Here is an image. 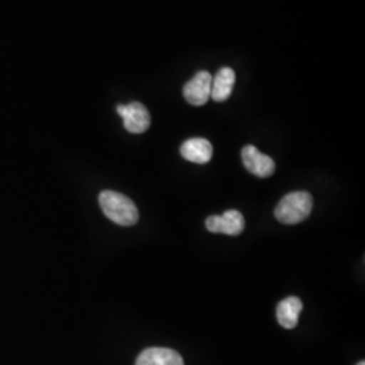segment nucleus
Instances as JSON below:
<instances>
[{"label":"nucleus","mask_w":365,"mask_h":365,"mask_svg":"<svg viewBox=\"0 0 365 365\" xmlns=\"http://www.w3.org/2000/svg\"><path fill=\"white\" fill-rule=\"evenodd\" d=\"M206 227L211 233L238 235L244 232L245 221L240 211L227 210L222 215H211L206 220Z\"/></svg>","instance_id":"obj_4"},{"label":"nucleus","mask_w":365,"mask_h":365,"mask_svg":"<svg viewBox=\"0 0 365 365\" xmlns=\"http://www.w3.org/2000/svg\"><path fill=\"white\" fill-rule=\"evenodd\" d=\"M313 210V196L304 191L284 196L274 209L276 220L284 225H297L306 221Z\"/></svg>","instance_id":"obj_2"},{"label":"nucleus","mask_w":365,"mask_h":365,"mask_svg":"<svg viewBox=\"0 0 365 365\" xmlns=\"http://www.w3.org/2000/svg\"><path fill=\"white\" fill-rule=\"evenodd\" d=\"M242 161L245 168L259 178H269L274 175V161L269 156L261 153L260 150L253 146V145H247L242 152Z\"/></svg>","instance_id":"obj_6"},{"label":"nucleus","mask_w":365,"mask_h":365,"mask_svg":"<svg viewBox=\"0 0 365 365\" xmlns=\"http://www.w3.org/2000/svg\"><path fill=\"white\" fill-rule=\"evenodd\" d=\"M182 158L195 164H207L212 157V145L205 138H191L180 148Z\"/></svg>","instance_id":"obj_8"},{"label":"nucleus","mask_w":365,"mask_h":365,"mask_svg":"<svg viewBox=\"0 0 365 365\" xmlns=\"http://www.w3.org/2000/svg\"><path fill=\"white\" fill-rule=\"evenodd\" d=\"M99 205L110 221L120 226H133L140 214L133 200L115 191H103L99 195Z\"/></svg>","instance_id":"obj_1"},{"label":"nucleus","mask_w":365,"mask_h":365,"mask_svg":"<svg viewBox=\"0 0 365 365\" xmlns=\"http://www.w3.org/2000/svg\"><path fill=\"white\" fill-rule=\"evenodd\" d=\"M135 365H184L182 357L170 348H149L141 353Z\"/></svg>","instance_id":"obj_7"},{"label":"nucleus","mask_w":365,"mask_h":365,"mask_svg":"<svg viewBox=\"0 0 365 365\" xmlns=\"http://www.w3.org/2000/svg\"><path fill=\"white\" fill-rule=\"evenodd\" d=\"M235 84V71L229 66H225L218 71V73L211 81V98L215 102H225L230 98Z\"/></svg>","instance_id":"obj_9"},{"label":"nucleus","mask_w":365,"mask_h":365,"mask_svg":"<svg viewBox=\"0 0 365 365\" xmlns=\"http://www.w3.org/2000/svg\"><path fill=\"white\" fill-rule=\"evenodd\" d=\"M357 365H365V363H364V361H361V363H359V364H357Z\"/></svg>","instance_id":"obj_11"},{"label":"nucleus","mask_w":365,"mask_h":365,"mask_svg":"<svg viewBox=\"0 0 365 365\" xmlns=\"http://www.w3.org/2000/svg\"><path fill=\"white\" fill-rule=\"evenodd\" d=\"M211 81L212 76L207 71L197 72L182 88L184 99L192 106H203L211 98Z\"/></svg>","instance_id":"obj_5"},{"label":"nucleus","mask_w":365,"mask_h":365,"mask_svg":"<svg viewBox=\"0 0 365 365\" xmlns=\"http://www.w3.org/2000/svg\"><path fill=\"white\" fill-rule=\"evenodd\" d=\"M303 310V303L298 297H288L277 304L276 317L280 327L284 329H294L298 325L299 315Z\"/></svg>","instance_id":"obj_10"},{"label":"nucleus","mask_w":365,"mask_h":365,"mask_svg":"<svg viewBox=\"0 0 365 365\" xmlns=\"http://www.w3.org/2000/svg\"><path fill=\"white\" fill-rule=\"evenodd\" d=\"M117 113L123 119L125 129L133 134H141L150 126V114L148 108L140 102H131L129 105H119Z\"/></svg>","instance_id":"obj_3"}]
</instances>
